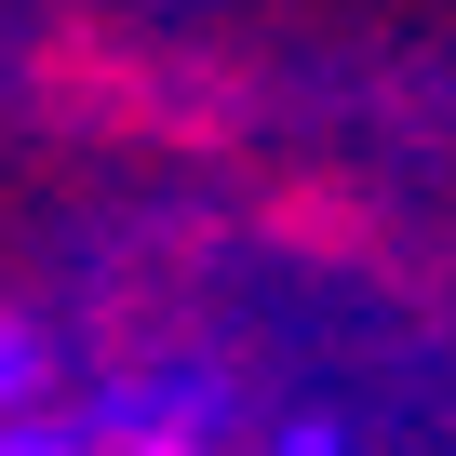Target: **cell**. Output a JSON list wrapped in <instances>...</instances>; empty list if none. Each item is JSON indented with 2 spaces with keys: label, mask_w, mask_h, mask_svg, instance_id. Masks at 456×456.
<instances>
[{
  "label": "cell",
  "mask_w": 456,
  "mask_h": 456,
  "mask_svg": "<svg viewBox=\"0 0 456 456\" xmlns=\"http://www.w3.org/2000/svg\"><path fill=\"white\" fill-rule=\"evenodd\" d=\"M0 456H81V429H54V416H14V429H0Z\"/></svg>",
  "instance_id": "3"
},
{
  "label": "cell",
  "mask_w": 456,
  "mask_h": 456,
  "mask_svg": "<svg viewBox=\"0 0 456 456\" xmlns=\"http://www.w3.org/2000/svg\"><path fill=\"white\" fill-rule=\"evenodd\" d=\"M41 389H54V336H41L28 309H0V429L41 416Z\"/></svg>",
  "instance_id": "2"
},
{
  "label": "cell",
  "mask_w": 456,
  "mask_h": 456,
  "mask_svg": "<svg viewBox=\"0 0 456 456\" xmlns=\"http://www.w3.org/2000/svg\"><path fill=\"white\" fill-rule=\"evenodd\" d=\"M81 456H201V389H188V376H148V389L94 403Z\"/></svg>",
  "instance_id": "1"
}]
</instances>
